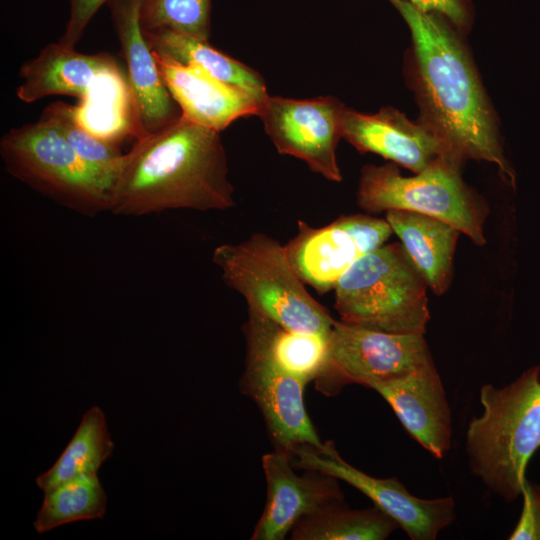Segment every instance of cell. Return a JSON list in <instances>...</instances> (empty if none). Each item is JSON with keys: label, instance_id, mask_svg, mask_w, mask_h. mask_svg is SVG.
<instances>
[{"label": "cell", "instance_id": "1", "mask_svg": "<svg viewBox=\"0 0 540 540\" xmlns=\"http://www.w3.org/2000/svg\"><path fill=\"white\" fill-rule=\"evenodd\" d=\"M390 2L411 32L420 121L460 158L495 164L515 187L516 174L504 156L493 111L455 26L406 1Z\"/></svg>", "mask_w": 540, "mask_h": 540}, {"label": "cell", "instance_id": "2", "mask_svg": "<svg viewBox=\"0 0 540 540\" xmlns=\"http://www.w3.org/2000/svg\"><path fill=\"white\" fill-rule=\"evenodd\" d=\"M220 132L182 114L136 139L110 191L109 212L140 217L168 210L225 211L234 187Z\"/></svg>", "mask_w": 540, "mask_h": 540}, {"label": "cell", "instance_id": "3", "mask_svg": "<svg viewBox=\"0 0 540 540\" xmlns=\"http://www.w3.org/2000/svg\"><path fill=\"white\" fill-rule=\"evenodd\" d=\"M480 402L483 412L466 433L468 465L492 493L512 502L522 495L527 465L540 447L539 366L504 387L483 385Z\"/></svg>", "mask_w": 540, "mask_h": 540}, {"label": "cell", "instance_id": "4", "mask_svg": "<svg viewBox=\"0 0 540 540\" xmlns=\"http://www.w3.org/2000/svg\"><path fill=\"white\" fill-rule=\"evenodd\" d=\"M212 261L224 283L246 300L248 312L293 331L330 336L334 319L306 290L273 237L257 232L218 245Z\"/></svg>", "mask_w": 540, "mask_h": 540}, {"label": "cell", "instance_id": "5", "mask_svg": "<svg viewBox=\"0 0 540 540\" xmlns=\"http://www.w3.org/2000/svg\"><path fill=\"white\" fill-rule=\"evenodd\" d=\"M427 284L401 243L361 256L334 288L340 320L390 333L424 334L430 319Z\"/></svg>", "mask_w": 540, "mask_h": 540}, {"label": "cell", "instance_id": "6", "mask_svg": "<svg viewBox=\"0 0 540 540\" xmlns=\"http://www.w3.org/2000/svg\"><path fill=\"white\" fill-rule=\"evenodd\" d=\"M462 162L443 157L412 177L402 176L393 162L364 165L357 204L371 214L404 210L438 218L482 246L486 243L483 230L487 207L463 181Z\"/></svg>", "mask_w": 540, "mask_h": 540}, {"label": "cell", "instance_id": "7", "mask_svg": "<svg viewBox=\"0 0 540 540\" xmlns=\"http://www.w3.org/2000/svg\"><path fill=\"white\" fill-rule=\"evenodd\" d=\"M0 156L9 175L58 205L89 217L109 211L110 188L47 120L9 129Z\"/></svg>", "mask_w": 540, "mask_h": 540}, {"label": "cell", "instance_id": "8", "mask_svg": "<svg viewBox=\"0 0 540 540\" xmlns=\"http://www.w3.org/2000/svg\"><path fill=\"white\" fill-rule=\"evenodd\" d=\"M434 364L424 334L390 333L334 320L329 356L316 389L335 395L348 384L373 383L405 377Z\"/></svg>", "mask_w": 540, "mask_h": 540}, {"label": "cell", "instance_id": "9", "mask_svg": "<svg viewBox=\"0 0 540 540\" xmlns=\"http://www.w3.org/2000/svg\"><path fill=\"white\" fill-rule=\"evenodd\" d=\"M290 453L295 456L294 467L335 477L362 492L412 540H434L455 520V502L451 496L422 499L410 494L395 478L368 475L346 462L332 441L324 442L321 447L298 445Z\"/></svg>", "mask_w": 540, "mask_h": 540}, {"label": "cell", "instance_id": "10", "mask_svg": "<svg viewBox=\"0 0 540 540\" xmlns=\"http://www.w3.org/2000/svg\"><path fill=\"white\" fill-rule=\"evenodd\" d=\"M344 107L331 96L305 100L268 96L258 117L280 154L304 161L329 181L341 182L336 147Z\"/></svg>", "mask_w": 540, "mask_h": 540}, {"label": "cell", "instance_id": "11", "mask_svg": "<svg viewBox=\"0 0 540 540\" xmlns=\"http://www.w3.org/2000/svg\"><path fill=\"white\" fill-rule=\"evenodd\" d=\"M114 31L126 66L132 135L151 134L181 116L159 72L141 24L143 0H110Z\"/></svg>", "mask_w": 540, "mask_h": 540}, {"label": "cell", "instance_id": "12", "mask_svg": "<svg viewBox=\"0 0 540 540\" xmlns=\"http://www.w3.org/2000/svg\"><path fill=\"white\" fill-rule=\"evenodd\" d=\"M292 466L283 448L263 455L267 499L251 539L282 540L302 518L344 503L338 479L310 470L299 476Z\"/></svg>", "mask_w": 540, "mask_h": 540}, {"label": "cell", "instance_id": "13", "mask_svg": "<svg viewBox=\"0 0 540 540\" xmlns=\"http://www.w3.org/2000/svg\"><path fill=\"white\" fill-rule=\"evenodd\" d=\"M340 133L358 151L378 154L414 173L443 157L464 161L430 127L409 120L393 107L374 114L344 107Z\"/></svg>", "mask_w": 540, "mask_h": 540}, {"label": "cell", "instance_id": "14", "mask_svg": "<svg viewBox=\"0 0 540 540\" xmlns=\"http://www.w3.org/2000/svg\"><path fill=\"white\" fill-rule=\"evenodd\" d=\"M305 385L260 358L246 357L242 390L257 404L275 446L289 452L298 445H323L305 409Z\"/></svg>", "mask_w": 540, "mask_h": 540}, {"label": "cell", "instance_id": "15", "mask_svg": "<svg viewBox=\"0 0 540 540\" xmlns=\"http://www.w3.org/2000/svg\"><path fill=\"white\" fill-rule=\"evenodd\" d=\"M369 388L384 398L407 433L435 458H442L450 449L451 412L434 364Z\"/></svg>", "mask_w": 540, "mask_h": 540}, {"label": "cell", "instance_id": "16", "mask_svg": "<svg viewBox=\"0 0 540 540\" xmlns=\"http://www.w3.org/2000/svg\"><path fill=\"white\" fill-rule=\"evenodd\" d=\"M153 54L181 114L192 122L221 132L239 118L258 116L261 104L246 91L197 66L176 62L154 51Z\"/></svg>", "mask_w": 540, "mask_h": 540}, {"label": "cell", "instance_id": "17", "mask_svg": "<svg viewBox=\"0 0 540 540\" xmlns=\"http://www.w3.org/2000/svg\"><path fill=\"white\" fill-rule=\"evenodd\" d=\"M121 72L117 60L106 52L84 54L61 43H49L19 69V100L32 103L51 95L88 100L99 82L110 73Z\"/></svg>", "mask_w": 540, "mask_h": 540}, {"label": "cell", "instance_id": "18", "mask_svg": "<svg viewBox=\"0 0 540 540\" xmlns=\"http://www.w3.org/2000/svg\"><path fill=\"white\" fill-rule=\"evenodd\" d=\"M297 226V234L284 246L292 269L319 294L334 290L363 254L354 239L333 221L323 227H312L299 220Z\"/></svg>", "mask_w": 540, "mask_h": 540}, {"label": "cell", "instance_id": "19", "mask_svg": "<svg viewBox=\"0 0 540 540\" xmlns=\"http://www.w3.org/2000/svg\"><path fill=\"white\" fill-rule=\"evenodd\" d=\"M386 220L413 266L436 295H442L453 276V257L461 233L438 218L418 212L390 210Z\"/></svg>", "mask_w": 540, "mask_h": 540}, {"label": "cell", "instance_id": "20", "mask_svg": "<svg viewBox=\"0 0 540 540\" xmlns=\"http://www.w3.org/2000/svg\"><path fill=\"white\" fill-rule=\"evenodd\" d=\"M245 324L247 355L260 358L306 384L325 370L329 337L297 332L248 312Z\"/></svg>", "mask_w": 540, "mask_h": 540}, {"label": "cell", "instance_id": "21", "mask_svg": "<svg viewBox=\"0 0 540 540\" xmlns=\"http://www.w3.org/2000/svg\"><path fill=\"white\" fill-rule=\"evenodd\" d=\"M151 49L176 62L194 65L211 76L238 87L261 105L269 96L259 73L200 40L172 30L144 31Z\"/></svg>", "mask_w": 540, "mask_h": 540}, {"label": "cell", "instance_id": "22", "mask_svg": "<svg viewBox=\"0 0 540 540\" xmlns=\"http://www.w3.org/2000/svg\"><path fill=\"white\" fill-rule=\"evenodd\" d=\"M114 443L107 428L105 414L98 406L89 408L70 442L56 462L36 478L43 491L87 473H97L111 456Z\"/></svg>", "mask_w": 540, "mask_h": 540}, {"label": "cell", "instance_id": "23", "mask_svg": "<svg viewBox=\"0 0 540 540\" xmlns=\"http://www.w3.org/2000/svg\"><path fill=\"white\" fill-rule=\"evenodd\" d=\"M397 522L377 506L350 510L344 503L299 520L291 530L293 540H384Z\"/></svg>", "mask_w": 540, "mask_h": 540}, {"label": "cell", "instance_id": "24", "mask_svg": "<svg viewBox=\"0 0 540 540\" xmlns=\"http://www.w3.org/2000/svg\"><path fill=\"white\" fill-rule=\"evenodd\" d=\"M106 507L107 496L97 473H87L45 491L33 525L41 534L65 524L102 518Z\"/></svg>", "mask_w": 540, "mask_h": 540}, {"label": "cell", "instance_id": "25", "mask_svg": "<svg viewBox=\"0 0 540 540\" xmlns=\"http://www.w3.org/2000/svg\"><path fill=\"white\" fill-rule=\"evenodd\" d=\"M40 117L56 127L80 159L111 191L125 158L118 145L88 130L80 121L77 108L70 104L52 102L43 109Z\"/></svg>", "mask_w": 540, "mask_h": 540}, {"label": "cell", "instance_id": "26", "mask_svg": "<svg viewBox=\"0 0 540 540\" xmlns=\"http://www.w3.org/2000/svg\"><path fill=\"white\" fill-rule=\"evenodd\" d=\"M211 0H143L144 31L172 30L200 40L210 35Z\"/></svg>", "mask_w": 540, "mask_h": 540}, {"label": "cell", "instance_id": "27", "mask_svg": "<svg viewBox=\"0 0 540 540\" xmlns=\"http://www.w3.org/2000/svg\"><path fill=\"white\" fill-rule=\"evenodd\" d=\"M333 222L354 239L363 255L383 246L394 233L386 219L366 214L342 215Z\"/></svg>", "mask_w": 540, "mask_h": 540}, {"label": "cell", "instance_id": "28", "mask_svg": "<svg viewBox=\"0 0 540 540\" xmlns=\"http://www.w3.org/2000/svg\"><path fill=\"white\" fill-rule=\"evenodd\" d=\"M522 497V513L508 539L540 540V485L526 479Z\"/></svg>", "mask_w": 540, "mask_h": 540}, {"label": "cell", "instance_id": "29", "mask_svg": "<svg viewBox=\"0 0 540 540\" xmlns=\"http://www.w3.org/2000/svg\"><path fill=\"white\" fill-rule=\"evenodd\" d=\"M110 0H68L69 16L59 43L75 48L98 10Z\"/></svg>", "mask_w": 540, "mask_h": 540}, {"label": "cell", "instance_id": "30", "mask_svg": "<svg viewBox=\"0 0 540 540\" xmlns=\"http://www.w3.org/2000/svg\"><path fill=\"white\" fill-rule=\"evenodd\" d=\"M391 1V0H389ZM423 12H433L444 16L457 28H464L469 22V13L464 0H403Z\"/></svg>", "mask_w": 540, "mask_h": 540}, {"label": "cell", "instance_id": "31", "mask_svg": "<svg viewBox=\"0 0 540 540\" xmlns=\"http://www.w3.org/2000/svg\"><path fill=\"white\" fill-rule=\"evenodd\" d=\"M539 379H540V366H539Z\"/></svg>", "mask_w": 540, "mask_h": 540}]
</instances>
